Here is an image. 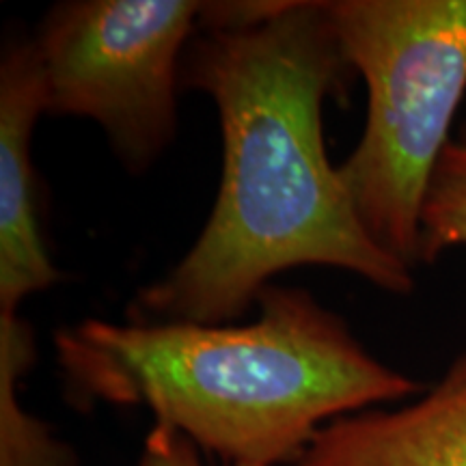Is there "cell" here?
Here are the masks:
<instances>
[{"mask_svg":"<svg viewBox=\"0 0 466 466\" xmlns=\"http://www.w3.org/2000/svg\"><path fill=\"white\" fill-rule=\"evenodd\" d=\"M48 115L33 39H9L0 58V313L61 281L37 217L33 134Z\"/></svg>","mask_w":466,"mask_h":466,"instance_id":"5b68a950","label":"cell"},{"mask_svg":"<svg viewBox=\"0 0 466 466\" xmlns=\"http://www.w3.org/2000/svg\"><path fill=\"white\" fill-rule=\"evenodd\" d=\"M240 324L85 319L55 335L74 404L149 408L220 466L291 464L335 419L406 400L384 365L311 291H261Z\"/></svg>","mask_w":466,"mask_h":466,"instance_id":"7a4b0ae2","label":"cell"},{"mask_svg":"<svg viewBox=\"0 0 466 466\" xmlns=\"http://www.w3.org/2000/svg\"><path fill=\"white\" fill-rule=\"evenodd\" d=\"M289 466H466V354L417 401L324 425Z\"/></svg>","mask_w":466,"mask_h":466,"instance_id":"8992f818","label":"cell"},{"mask_svg":"<svg viewBox=\"0 0 466 466\" xmlns=\"http://www.w3.org/2000/svg\"><path fill=\"white\" fill-rule=\"evenodd\" d=\"M35 357L28 319L0 313V466H78L72 447L22 406L20 382Z\"/></svg>","mask_w":466,"mask_h":466,"instance_id":"52a82bcc","label":"cell"},{"mask_svg":"<svg viewBox=\"0 0 466 466\" xmlns=\"http://www.w3.org/2000/svg\"><path fill=\"white\" fill-rule=\"evenodd\" d=\"M462 143L466 145V127H464V134H462Z\"/></svg>","mask_w":466,"mask_h":466,"instance_id":"30bf717a","label":"cell"},{"mask_svg":"<svg viewBox=\"0 0 466 466\" xmlns=\"http://www.w3.org/2000/svg\"><path fill=\"white\" fill-rule=\"evenodd\" d=\"M137 466H209L192 442L167 425L156 423L145 436Z\"/></svg>","mask_w":466,"mask_h":466,"instance_id":"9c48e42d","label":"cell"},{"mask_svg":"<svg viewBox=\"0 0 466 466\" xmlns=\"http://www.w3.org/2000/svg\"><path fill=\"white\" fill-rule=\"evenodd\" d=\"M348 72L329 0H279L259 22L195 33L182 86L217 106V201L184 258L138 289L127 319L240 322L279 275L307 266L389 294L415 289L412 268L371 240L326 151L324 104Z\"/></svg>","mask_w":466,"mask_h":466,"instance_id":"6da1fadb","label":"cell"},{"mask_svg":"<svg viewBox=\"0 0 466 466\" xmlns=\"http://www.w3.org/2000/svg\"><path fill=\"white\" fill-rule=\"evenodd\" d=\"M203 3L67 0L33 35L48 115L93 121L127 173H145L177 132V91Z\"/></svg>","mask_w":466,"mask_h":466,"instance_id":"277c9868","label":"cell"},{"mask_svg":"<svg viewBox=\"0 0 466 466\" xmlns=\"http://www.w3.org/2000/svg\"><path fill=\"white\" fill-rule=\"evenodd\" d=\"M466 247V145L450 143L436 167L421 212V264Z\"/></svg>","mask_w":466,"mask_h":466,"instance_id":"ba28073f","label":"cell"},{"mask_svg":"<svg viewBox=\"0 0 466 466\" xmlns=\"http://www.w3.org/2000/svg\"><path fill=\"white\" fill-rule=\"evenodd\" d=\"M350 69L367 86L341 182L371 240L421 264V212L466 93V0H329Z\"/></svg>","mask_w":466,"mask_h":466,"instance_id":"3957f363","label":"cell"}]
</instances>
